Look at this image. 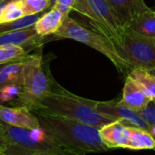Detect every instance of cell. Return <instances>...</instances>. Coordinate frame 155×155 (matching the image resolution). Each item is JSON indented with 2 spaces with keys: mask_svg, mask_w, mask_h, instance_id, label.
<instances>
[{
  "mask_svg": "<svg viewBox=\"0 0 155 155\" xmlns=\"http://www.w3.org/2000/svg\"><path fill=\"white\" fill-rule=\"evenodd\" d=\"M40 126L61 146L83 152H106L110 150L101 137L100 129L84 122L37 113Z\"/></svg>",
  "mask_w": 155,
  "mask_h": 155,
  "instance_id": "1",
  "label": "cell"
},
{
  "mask_svg": "<svg viewBox=\"0 0 155 155\" xmlns=\"http://www.w3.org/2000/svg\"><path fill=\"white\" fill-rule=\"evenodd\" d=\"M97 101L76 96L58 85L51 86L50 92L33 110L36 113L59 116L76 120L101 129L117 120L100 113L96 110Z\"/></svg>",
  "mask_w": 155,
  "mask_h": 155,
  "instance_id": "2",
  "label": "cell"
},
{
  "mask_svg": "<svg viewBox=\"0 0 155 155\" xmlns=\"http://www.w3.org/2000/svg\"><path fill=\"white\" fill-rule=\"evenodd\" d=\"M61 38H68L85 44L107 57L121 74H126L133 69L132 65L119 51L116 46L101 33L84 28L74 19L67 17L62 25L54 34Z\"/></svg>",
  "mask_w": 155,
  "mask_h": 155,
  "instance_id": "3",
  "label": "cell"
},
{
  "mask_svg": "<svg viewBox=\"0 0 155 155\" xmlns=\"http://www.w3.org/2000/svg\"><path fill=\"white\" fill-rule=\"evenodd\" d=\"M0 127L7 141L5 153L8 155H34L52 149L66 148L57 142L41 126L24 129L0 120Z\"/></svg>",
  "mask_w": 155,
  "mask_h": 155,
  "instance_id": "4",
  "label": "cell"
},
{
  "mask_svg": "<svg viewBox=\"0 0 155 155\" xmlns=\"http://www.w3.org/2000/svg\"><path fill=\"white\" fill-rule=\"evenodd\" d=\"M72 10L87 18L94 30L109 38L124 56L122 50L124 28L119 23L108 0H76Z\"/></svg>",
  "mask_w": 155,
  "mask_h": 155,
  "instance_id": "5",
  "label": "cell"
},
{
  "mask_svg": "<svg viewBox=\"0 0 155 155\" xmlns=\"http://www.w3.org/2000/svg\"><path fill=\"white\" fill-rule=\"evenodd\" d=\"M51 85L42 68L39 56H29L25 63L22 91L16 102L21 107L34 110L50 92Z\"/></svg>",
  "mask_w": 155,
  "mask_h": 155,
  "instance_id": "6",
  "label": "cell"
},
{
  "mask_svg": "<svg viewBox=\"0 0 155 155\" xmlns=\"http://www.w3.org/2000/svg\"><path fill=\"white\" fill-rule=\"evenodd\" d=\"M122 50L133 68L155 69V38L124 29Z\"/></svg>",
  "mask_w": 155,
  "mask_h": 155,
  "instance_id": "7",
  "label": "cell"
},
{
  "mask_svg": "<svg viewBox=\"0 0 155 155\" xmlns=\"http://www.w3.org/2000/svg\"><path fill=\"white\" fill-rule=\"evenodd\" d=\"M96 110L105 116L120 120L127 127H137L150 131L148 124L143 120L140 113L125 106L120 101H97Z\"/></svg>",
  "mask_w": 155,
  "mask_h": 155,
  "instance_id": "8",
  "label": "cell"
},
{
  "mask_svg": "<svg viewBox=\"0 0 155 155\" xmlns=\"http://www.w3.org/2000/svg\"><path fill=\"white\" fill-rule=\"evenodd\" d=\"M0 120L2 122L24 129H36L40 127L39 120L26 107L9 108L0 104Z\"/></svg>",
  "mask_w": 155,
  "mask_h": 155,
  "instance_id": "9",
  "label": "cell"
},
{
  "mask_svg": "<svg viewBox=\"0 0 155 155\" xmlns=\"http://www.w3.org/2000/svg\"><path fill=\"white\" fill-rule=\"evenodd\" d=\"M119 23L125 28L130 21L144 12L150 10L144 0H108Z\"/></svg>",
  "mask_w": 155,
  "mask_h": 155,
  "instance_id": "10",
  "label": "cell"
},
{
  "mask_svg": "<svg viewBox=\"0 0 155 155\" xmlns=\"http://www.w3.org/2000/svg\"><path fill=\"white\" fill-rule=\"evenodd\" d=\"M102 141L107 147L126 148L130 139V128L125 126L120 120L113 121L105 125L100 130Z\"/></svg>",
  "mask_w": 155,
  "mask_h": 155,
  "instance_id": "11",
  "label": "cell"
},
{
  "mask_svg": "<svg viewBox=\"0 0 155 155\" xmlns=\"http://www.w3.org/2000/svg\"><path fill=\"white\" fill-rule=\"evenodd\" d=\"M150 101L151 100L144 93L140 87L130 77L127 76L122 91V98L120 101L130 109L140 112Z\"/></svg>",
  "mask_w": 155,
  "mask_h": 155,
  "instance_id": "12",
  "label": "cell"
},
{
  "mask_svg": "<svg viewBox=\"0 0 155 155\" xmlns=\"http://www.w3.org/2000/svg\"><path fill=\"white\" fill-rule=\"evenodd\" d=\"M40 37L35 26L0 34V47L4 46H20L25 47L35 43Z\"/></svg>",
  "mask_w": 155,
  "mask_h": 155,
  "instance_id": "13",
  "label": "cell"
},
{
  "mask_svg": "<svg viewBox=\"0 0 155 155\" xmlns=\"http://www.w3.org/2000/svg\"><path fill=\"white\" fill-rule=\"evenodd\" d=\"M27 58L7 63L0 68V91L8 85H23L24 68Z\"/></svg>",
  "mask_w": 155,
  "mask_h": 155,
  "instance_id": "14",
  "label": "cell"
},
{
  "mask_svg": "<svg viewBox=\"0 0 155 155\" xmlns=\"http://www.w3.org/2000/svg\"><path fill=\"white\" fill-rule=\"evenodd\" d=\"M65 18L67 17H65L59 9L53 7L51 10L40 17L34 26L38 34L43 38L48 35L55 34L62 25Z\"/></svg>",
  "mask_w": 155,
  "mask_h": 155,
  "instance_id": "15",
  "label": "cell"
},
{
  "mask_svg": "<svg viewBox=\"0 0 155 155\" xmlns=\"http://www.w3.org/2000/svg\"><path fill=\"white\" fill-rule=\"evenodd\" d=\"M124 29L130 30L143 36L155 38V11L150 9L138 15L130 21Z\"/></svg>",
  "mask_w": 155,
  "mask_h": 155,
  "instance_id": "16",
  "label": "cell"
},
{
  "mask_svg": "<svg viewBox=\"0 0 155 155\" xmlns=\"http://www.w3.org/2000/svg\"><path fill=\"white\" fill-rule=\"evenodd\" d=\"M130 128V139L127 149L130 150H155V138L149 130L137 127Z\"/></svg>",
  "mask_w": 155,
  "mask_h": 155,
  "instance_id": "17",
  "label": "cell"
},
{
  "mask_svg": "<svg viewBox=\"0 0 155 155\" xmlns=\"http://www.w3.org/2000/svg\"><path fill=\"white\" fill-rule=\"evenodd\" d=\"M128 76L140 87L151 101H155V76L149 70L135 68L128 74Z\"/></svg>",
  "mask_w": 155,
  "mask_h": 155,
  "instance_id": "18",
  "label": "cell"
},
{
  "mask_svg": "<svg viewBox=\"0 0 155 155\" xmlns=\"http://www.w3.org/2000/svg\"><path fill=\"white\" fill-rule=\"evenodd\" d=\"M25 17L21 0H11L4 7L0 14V24L8 23Z\"/></svg>",
  "mask_w": 155,
  "mask_h": 155,
  "instance_id": "19",
  "label": "cell"
},
{
  "mask_svg": "<svg viewBox=\"0 0 155 155\" xmlns=\"http://www.w3.org/2000/svg\"><path fill=\"white\" fill-rule=\"evenodd\" d=\"M28 57V52L20 46L0 47V64L19 61Z\"/></svg>",
  "mask_w": 155,
  "mask_h": 155,
  "instance_id": "20",
  "label": "cell"
},
{
  "mask_svg": "<svg viewBox=\"0 0 155 155\" xmlns=\"http://www.w3.org/2000/svg\"><path fill=\"white\" fill-rule=\"evenodd\" d=\"M39 18L40 17L38 16V14H35V15H31V16H25L18 20L12 21V22L0 24V34L10 32V31H16V30L32 27L36 24V22L38 20Z\"/></svg>",
  "mask_w": 155,
  "mask_h": 155,
  "instance_id": "21",
  "label": "cell"
},
{
  "mask_svg": "<svg viewBox=\"0 0 155 155\" xmlns=\"http://www.w3.org/2000/svg\"><path fill=\"white\" fill-rule=\"evenodd\" d=\"M21 3L24 16L38 14L52 5L50 0H21Z\"/></svg>",
  "mask_w": 155,
  "mask_h": 155,
  "instance_id": "22",
  "label": "cell"
},
{
  "mask_svg": "<svg viewBox=\"0 0 155 155\" xmlns=\"http://www.w3.org/2000/svg\"><path fill=\"white\" fill-rule=\"evenodd\" d=\"M22 91V86L8 85L0 91V103L14 101L18 98Z\"/></svg>",
  "mask_w": 155,
  "mask_h": 155,
  "instance_id": "23",
  "label": "cell"
},
{
  "mask_svg": "<svg viewBox=\"0 0 155 155\" xmlns=\"http://www.w3.org/2000/svg\"><path fill=\"white\" fill-rule=\"evenodd\" d=\"M139 113L150 129L151 127H155V101H150L149 104Z\"/></svg>",
  "mask_w": 155,
  "mask_h": 155,
  "instance_id": "24",
  "label": "cell"
},
{
  "mask_svg": "<svg viewBox=\"0 0 155 155\" xmlns=\"http://www.w3.org/2000/svg\"><path fill=\"white\" fill-rule=\"evenodd\" d=\"M34 155H86V152L69 148H58L45 150Z\"/></svg>",
  "mask_w": 155,
  "mask_h": 155,
  "instance_id": "25",
  "label": "cell"
},
{
  "mask_svg": "<svg viewBox=\"0 0 155 155\" xmlns=\"http://www.w3.org/2000/svg\"><path fill=\"white\" fill-rule=\"evenodd\" d=\"M53 7L59 9L65 17H68L69 12L76 2V0H50Z\"/></svg>",
  "mask_w": 155,
  "mask_h": 155,
  "instance_id": "26",
  "label": "cell"
},
{
  "mask_svg": "<svg viewBox=\"0 0 155 155\" xmlns=\"http://www.w3.org/2000/svg\"><path fill=\"white\" fill-rule=\"evenodd\" d=\"M6 150H7V141L3 134V131L1 130V127H0V152H5Z\"/></svg>",
  "mask_w": 155,
  "mask_h": 155,
  "instance_id": "27",
  "label": "cell"
},
{
  "mask_svg": "<svg viewBox=\"0 0 155 155\" xmlns=\"http://www.w3.org/2000/svg\"><path fill=\"white\" fill-rule=\"evenodd\" d=\"M151 74H153L154 76H155V69H151V70H149Z\"/></svg>",
  "mask_w": 155,
  "mask_h": 155,
  "instance_id": "28",
  "label": "cell"
},
{
  "mask_svg": "<svg viewBox=\"0 0 155 155\" xmlns=\"http://www.w3.org/2000/svg\"><path fill=\"white\" fill-rule=\"evenodd\" d=\"M0 155H8V154L5 153V152H0Z\"/></svg>",
  "mask_w": 155,
  "mask_h": 155,
  "instance_id": "29",
  "label": "cell"
},
{
  "mask_svg": "<svg viewBox=\"0 0 155 155\" xmlns=\"http://www.w3.org/2000/svg\"><path fill=\"white\" fill-rule=\"evenodd\" d=\"M3 1V0H0V2H2Z\"/></svg>",
  "mask_w": 155,
  "mask_h": 155,
  "instance_id": "30",
  "label": "cell"
},
{
  "mask_svg": "<svg viewBox=\"0 0 155 155\" xmlns=\"http://www.w3.org/2000/svg\"><path fill=\"white\" fill-rule=\"evenodd\" d=\"M0 65H1V64H0Z\"/></svg>",
  "mask_w": 155,
  "mask_h": 155,
  "instance_id": "31",
  "label": "cell"
}]
</instances>
